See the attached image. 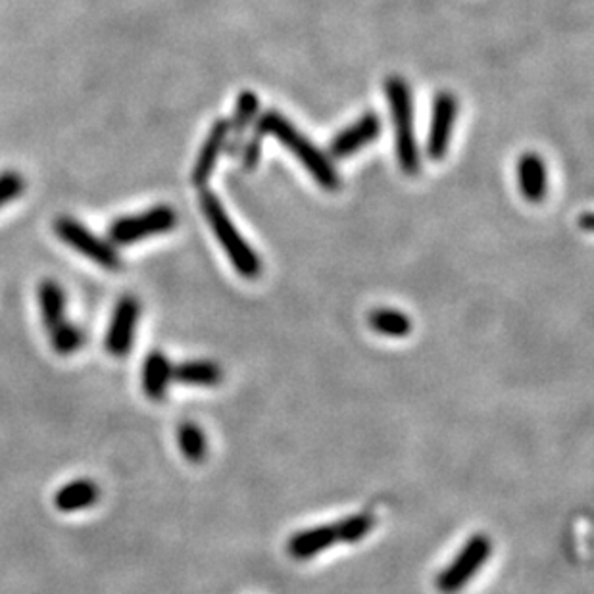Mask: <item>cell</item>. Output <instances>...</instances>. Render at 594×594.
Instances as JSON below:
<instances>
[{"mask_svg": "<svg viewBox=\"0 0 594 594\" xmlns=\"http://www.w3.org/2000/svg\"><path fill=\"white\" fill-rule=\"evenodd\" d=\"M493 550L491 539L487 535H473L464 545L460 555L454 558L453 563L437 578V589L443 594H456L468 585L469 579L473 578L481 566L489 560Z\"/></svg>", "mask_w": 594, "mask_h": 594, "instance_id": "4", "label": "cell"}, {"mask_svg": "<svg viewBox=\"0 0 594 594\" xmlns=\"http://www.w3.org/2000/svg\"><path fill=\"white\" fill-rule=\"evenodd\" d=\"M181 453L193 464H201L206 458V437L195 423H183L178 431Z\"/></svg>", "mask_w": 594, "mask_h": 594, "instance_id": "20", "label": "cell"}, {"mask_svg": "<svg viewBox=\"0 0 594 594\" xmlns=\"http://www.w3.org/2000/svg\"><path fill=\"white\" fill-rule=\"evenodd\" d=\"M227 139H229V119L219 117L210 127L203 149H201L198 158H196L193 175H191V181H193L195 187H204L210 181L219 157L226 150Z\"/></svg>", "mask_w": 594, "mask_h": 594, "instance_id": "10", "label": "cell"}, {"mask_svg": "<svg viewBox=\"0 0 594 594\" xmlns=\"http://www.w3.org/2000/svg\"><path fill=\"white\" fill-rule=\"evenodd\" d=\"M25 189V181L20 173L4 172L0 173V208L4 204L16 201Z\"/></svg>", "mask_w": 594, "mask_h": 594, "instance_id": "22", "label": "cell"}, {"mask_svg": "<svg viewBox=\"0 0 594 594\" xmlns=\"http://www.w3.org/2000/svg\"><path fill=\"white\" fill-rule=\"evenodd\" d=\"M260 99L259 94L252 91H243L237 96V106H235L233 117L229 122V139H227L226 149L231 157H235L239 150L243 149L244 134L247 129L254 124L259 117Z\"/></svg>", "mask_w": 594, "mask_h": 594, "instance_id": "12", "label": "cell"}, {"mask_svg": "<svg viewBox=\"0 0 594 594\" xmlns=\"http://www.w3.org/2000/svg\"><path fill=\"white\" fill-rule=\"evenodd\" d=\"M335 527L336 539L343 540V542H358L374 527V517L368 514H356V516L346 517Z\"/></svg>", "mask_w": 594, "mask_h": 594, "instance_id": "21", "label": "cell"}, {"mask_svg": "<svg viewBox=\"0 0 594 594\" xmlns=\"http://www.w3.org/2000/svg\"><path fill=\"white\" fill-rule=\"evenodd\" d=\"M456 117H458L456 96L450 93H438L433 102L430 137H427V155L431 160H443L446 157Z\"/></svg>", "mask_w": 594, "mask_h": 594, "instance_id": "8", "label": "cell"}, {"mask_svg": "<svg viewBox=\"0 0 594 594\" xmlns=\"http://www.w3.org/2000/svg\"><path fill=\"white\" fill-rule=\"evenodd\" d=\"M581 224H583V229L591 231L593 229V214H585L583 219H581Z\"/></svg>", "mask_w": 594, "mask_h": 594, "instance_id": "24", "label": "cell"}, {"mask_svg": "<svg viewBox=\"0 0 594 594\" xmlns=\"http://www.w3.org/2000/svg\"><path fill=\"white\" fill-rule=\"evenodd\" d=\"M381 129H384L381 117L374 112L364 114L352 126L339 132L335 139L329 142V157L333 160H344V158L356 155L358 150L368 147L369 142L376 141L377 137L381 135Z\"/></svg>", "mask_w": 594, "mask_h": 594, "instance_id": "9", "label": "cell"}, {"mask_svg": "<svg viewBox=\"0 0 594 594\" xmlns=\"http://www.w3.org/2000/svg\"><path fill=\"white\" fill-rule=\"evenodd\" d=\"M369 325L381 335L397 336V339H402L412 331V320L408 318L407 313L389 310V308L374 310L369 313Z\"/></svg>", "mask_w": 594, "mask_h": 594, "instance_id": "18", "label": "cell"}, {"mask_svg": "<svg viewBox=\"0 0 594 594\" xmlns=\"http://www.w3.org/2000/svg\"><path fill=\"white\" fill-rule=\"evenodd\" d=\"M48 335H50V344H53L55 352L62 354V356L76 354L85 343L83 331L71 321H66L60 328L53 329Z\"/></svg>", "mask_w": 594, "mask_h": 594, "instance_id": "19", "label": "cell"}, {"mask_svg": "<svg viewBox=\"0 0 594 594\" xmlns=\"http://www.w3.org/2000/svg\"><path fill=\"white\" fill-rule=\"evenodd\" d=\"M517 183H519V191L527 203L539 204L545 201L548 191V172L547 164L539 155L527 152L519 158Z\"/></svg>", "mask_w": 594, "mask_h": 594, "instance_id": "11", "label": "cell"}, {"mask_svg": "<svg viewBox=\"0 0 594 594\" xmlns=\"http://www.w3.org/2000/svg\"><path fill=\"white\" fill-rule=\"evenodd\" d=\"M99 486L91 479H78L64 486L55 496L56 509L60 512H79L91 509L99 501Z\"/></svg>", "mask_w": 594, "mask_h": 594, "instance_id": "15", "label": "cell"}, {"mask_svg": "<svg viewBox=\"0 0 594 594\" xmlns=\"http://www.w3.org/2000/svg\"><path fill=\"white\" fill-rule=\"evenodd\" d=\"M55 231L64 243L71 247V249H76L85 259L93 260L94 264L106 267V270H119L122 267V259H119L116 249L108 241H104L101 237L91 233L83 224H79L78 219H56Z\"/></svg>", "mask_w": 594, "mask_h": 594, "instance_id": "6", "label": "cell"}, {"mask_svg": "<svg viewBox=\"0 0 594 594\" xmlns=\"http://www.w3.org/2000/svg\"><path fill=\"white\" fill-rule=\"evenodd\" d=\"M221 377L224 374L216 362H181L173 368V381L189 387H216L221 384Z\"/></svg>", "mask_w": 594, "mask_h": 594, "instance_id": "16", "label": "cell"}, {"mask_svg": "<svg viewBox=\"0 0 594 594\" xmlns=\"http://www.w3.org/2000/svg\"><path fill=\"white\" fill-rule=\"evenodd\" d=\"M387 102L391 110L392 127H395V145L400 168L407 175L420 172V150L415 141L414 99L404 79L392 76L385 83Z\"/></svg>", "mask_w": 594, "mask_h": 594, "instance_id": "3", "label": "cell"}, {"mask_svg": "<svg viewBox=\"0 0 594 594\" xmlns=\"http://www.w3.org/2000/svg\"><path fill=\"white\" fill-rule=\"evenodd\" d=\"M254 132H259L262 137L272 135L277 141L282 142L285 149L293 152L300 164L305 165L306 172L312 175L316 183L325 191H336L341 187V178L336 173L335 165L331 164L328 155L321 152L305 134H300L297 127L290 124L287 117L267 110L262 116L256 117Z\"/></svg>", "mask_w": 594, "mask_h": 594, "instance_id": "1", "label": "cell"}, {"mask_svg": "<svg viewBox=\"0 0 594 594\" xmlns=\"http://www.w3.org/2000/svg\"><path fill=\"white\" fill-rule=\"evenodd\" d=\"M262 141H264V137L259 132H254L249 142L243 145L241 162H243L244 170H254L259 165L260 155H262Z\"/></svg>", "mask_w": 594, "mask_h": 594, "instance_id": "23", "label": "cell"}, {"mask_svg": "<svg viewBox=\"0 0 594 594\" xmlns=\"http://www.w3.org/2000/svg\"><path fill=\"white\" fill-rule=\"evenodd\" d=\"M201 208H203L204 218L212 227L221 249L227 252L235 270L244 279H256L262 272L259 254L252 251L251 244L247 243L243 235L237 231L233 221L227 216L224 204L219 203L218 195L210 189H203Z\"/></svg>", "mask_w": 594, "mask_h": 594, "instance_id": "2", "label": "cell"}, {"mask_svg": "<svg viewBox=\"0 0 594 594\" xmlns=\"http://www.w3.org/2000/svg\"><path fill=\"white\" fill-rule=\"evenodd\" d=\"M178 224V216L170 206H155L139 216L119 218L110 226L108 237L112 243L132 244L152 237L168 233Z\"/></svg>", "mask_w": 594, "mask_h": 594, "instance_id": "5", "label": "cell"}, {"mask_svg": "<svg viewBox=\"0 0 594 594\" xmlns=\"http://www.w3.org/2000/svg\"><path fill=\"white\" fill-rule=\"evenodd\" d=\"M335 525H320L300 532L289 540V552L297 560H308L312 556L320 555L325 548L336 542Z\"/></svg>", "mask_w": 594, "mask_h": 594, "instance_id": "14", "label": "cell"}, {"mask_svg": "<svg viewBox=\"0 0 594 594\" xmlns=\"http://www.w3.org/2000/svg\"><path fill=\"white\" fill-rule=\"evenodd\" d=\"M39 306L43 321L48 333L66 323V295L56 282H43L39 285Z\"/></svg>", "mask_w": 594, "mask_h": 594, "instance_id": "17", "label": "cell"}, {"mask_svg": "<svg viewBox=\"0 0 594 594\" xmlns=\"http://www.w3.org/2000/svg\"><path fill=\"white\" fill-rule=\"evenodd\" d=\"M139 316H141V305L137 298L126 295L117 300L112 321H110L108 335H106V351L112 356L124 358L129 354L135 343Z\"/></svg>", "mask_w": 594, "mask_h": 594, "instance_id": "7", "label": "cell"}, {"mask_svg": "<svg viewBox=\"0 0 594 594\" xmlns=\"http://www.w3.org/2000/svg\"><path fill=\"white\" fill-rule=\"evenodd\" d=\"M173 381V368L162 352H150L142 364V391L150 400H164Z\"/></svg>", "mask_w": 594, "mask_h": 594, "instance_id": "13", "label": "cell"}]
</instances>
